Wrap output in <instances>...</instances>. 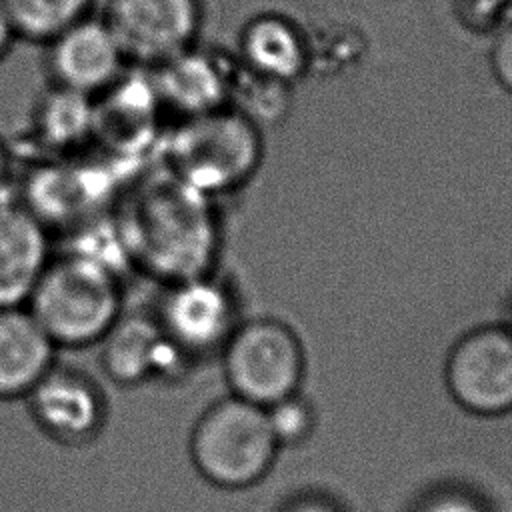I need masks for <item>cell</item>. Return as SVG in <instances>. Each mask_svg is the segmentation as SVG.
Segmentation results:
<instances>
[{
	"instance_id": "obj_21",
	"label": "cell",
	"mask_w": 512,
	"mask_h": 512,
	"mask_svg": "<svg viewBox=\"0 0 512 512\" xmlns=\"http://www.w3.org/2000/svg\"><path fill=\"white\" fill-rule=\"evenodd\" d=\"M490 68L502 88L512 94V24L496 38L490 52Z\"/></svg>"
},
{
	"instance_id": "obj_13",
	"label": "cell",
	"mask_w": 512,
	"mask_h": 512,
	"mask_svg": "<svg viewBox=\"0 0 512 512\" xmlns=\"http://www.w3.org/2000/svg\"><path fill=\"white\" fill-rule=\"evenodd\" d=\"M50 260L48 226L24 202L0 198V308L26 306Z\"/></svg>"
},
{
	"instance_id": "obj_10",
	"label": "cell",
	"mask_w": 512,
	"mask_h": 512,
	"mask_svg": "<svg viewBox=\"0 0 512 512\" xmlns=\"http://www.w3.org/2000/svg\"><path fill=\"white\" fill-rule=\"evenodd\" d=\"M52 84L98 98L126 72V56L100 16H86L46 44Z\"/></svg>"
},
{
	"instance_id": "obj_2",
	"label": "cell",
	"mask_w": 512,
	"mask_h": 512,
	"mask_svg": "<svg viewBox=\"0 0 512 512\" xmlns=\"http://www.w3.org/2000/svg\"><path fill=\"white\" fill-rule=\"evenodd\" d=\"M26 308L58 350L100 344L124 312L120 274L76 250L52 256Z\"/></svg>"
},
{
	"instance_id": "obj_12",
	"label": "cell",
	"mask_w": 512,
	"mask_h": 512,
	"mask_svg": "<svg viewBox=\"0 0 512 512\" xmlns=\"http://www.w3.org/2000/svg\"><path fill=\"white\" fill-rule=\"evenodd\" d=\"M34 422L54 440L80 444L94 438L106 418L102 388L86 372L54 364L26 394Z\"/></svg>"
},
{
	"instance_id": "obj_18",
	"label": "cell",
	"mask_w": 512,
	"mask_h": 512,
	"mask_svg": "<svg viewBox=\"0 0 512 512\" xmlns=\"http://www.w3.org/2000/svg\"><path fill=\"white\" fill-rule=\"evenodd\" d=\"M290 86L240 66L230 106L262 130V126L278 124L286 116L290 108Z\"/></svg>"
},
{
	"instance_id": "obj_16",
	"label": "cell",
	"mask_w": 512,
	"mask_h": 512,
	"mask_svg": "<svg viewBox=\"0 0 512 512\" xmlns=\"http://www.w3.org/2000/svg\"><path fill=\"white\" fill-rule=\"evenodd\" d=\"M34 136L54 152H68L96 132V98L52 84L34 108Z\"/></svg>"
},
{
	"instance_id": "obj_14",
	"label": "cell",
	"mask_w": 512,
	"mask_h": 512,
	"mask_svg": "<svg viewBox=\"0 0 512 512\" xmlns=\"http://www.w3.org/2000/svg\"><path fill=\"white\" fill-rule=\"evenodd\" d=\"M56 352L26 306L0 308V398H26L56 364Z\"/></svg>"
},
{
	"instance_id": "obj_7",
	"label": "cell",
	"mask_w": 512,
	"mask_h": 512,
	"mask_svg": "<svg viewBox=\"0 0 512 512\" xmlns=\"http://www.w3.org/2000/svg\"><path fill=\"white\" fill-rule=\"evenodd\" d=\"M444 380L454 402L476 416L512 412V330L480 326L448 352Z\"/></svg>"
},
{
	"instance_id": "obj_22",
	"label": "cell",
	"mask_w": 512,
	"mask_h": 512,
	"mask_svg": "<svg viewBox=\"0 0 512 512\" xmlns=\"http://www.w3.org/2000/svg\"><path fill=\"white\" fill-rule=\"evenodd\" d=\"M282 512H342V508L326 496L308 494L290 502Z\"/></svg>"
},
{
	"instance_id": "obj_19",
	"label": "cell",
	"mask_w": 512,
	"mask_h": 512,
	"mask_svg": "<svg viewBox=\"0 0 512 512\" xmlns=\"http://www.w3.org/2000/svg\"><path fill=\"white\" fill-rule=\"evenodd\" d=\"M266 416L278 446H300L316 428V410L300 392L270 404Z\"/></svg>"
},
{
	"instance_id": "obj_20",
	"label": "cell",
	"mask_w": 512,
	"mask_h": 512,
	"mask_svg": "<svg viewBox=\"0 0 512 512\" xmlns=\"http://www.w3.org/2000/svg\"><path fill=\"white\" fill-rule=\"evenodd\" d=\"M414 512H490L484 502L466 490H438L426 496Z\"/></svg>"
},
{
	"instance_id": "obj_9",
	"label": "cell",
	"mask_w": 512,
	"mask_h": 512,
	"mask_svg": "<svg viewBox=\"0 0 512 512\" xmlns=\"http://www.w3.org/2000/svg\"><path fill=\"white\" fill-rule=\"evenodd\" d=\"M104 374L120 386H138L148 380H174L194 364L162 332L154 312H122L100 340Z\"/></svg>"
},
{
	"instance_id": "obj_17",
	"label": "cell",
	"mask_w": 512,
	"mask_h": 512,
	"mask_svg": "<svg viewBox=\"0 0 512 512\" xmlns=\"http://www.w3.org/2000/svg\"><path fill=\"white\" fill-rule=\"evenodd\" d=\"M96 0H2L16 38L48 44L72 24L90 16Z\"/></svg>"
},
{
	"instance_id": "obj_15",
	"label": "cell",
	"mask_w": 512,
	"mask_h": 512,
	"mask_svg": "<svg viewBox=\"0 0 512 512\" xmlns=\"http://www.w3.org/2000/svg\"><path fill=\"white\" fill-rule=\"evenodd\" d=\"M238 62L254 74L294 84L310 62L308 40L290 18L258 14L240 32Z\"/></svg>"
},
{
	"instance_id": "obj_3",
	"label": "cell",
	"mask_w": 512,
	"mask_h": 512,
	"mask_svg": "<svg viewBox=\"0 0 512 512\" xmlns=\"http://www.w3.org/2000/svg\"><path fill=\"white\" fill-rule=\"evenodd\" d=\"M262 130L232 106L180 118L164 142V170L206 198L236 192L262 162Z\"/></svg>"
},
{
	"instance_id": "obj_8",
	"label": "cell",
	"mask_w": 512,
	"mask_h": 512,
	"mask_svg": "<svg viewBox=\"0 0 512 512\" xmlns=\"http://www.w3.org/2000/svg\"><path fill=\"white\" fill-rule=\"evenodd\" d=\"M202 0H108L102 14L128 62L154 68L198 44Z\"/></svg>"
},
{
	"instance_id": "obj_1",
	"label": "cell",
	"mask_w": 512,
	"mask_h": 512,
	"mask_svg": "<svg viewBox=\"0 0 512 512\" xmlns=\"http://www.w3.org/2000/svg\"><path fill=\"white\" fill-rule=\"evenodd\" d=\"M208 200L168 170L144 182L118 226L126 254L164 284L214 270L216 230Z\"/></svg>"
},
{
	"instance_id": "obj_23",
	"label": "cell",
	"mask_w": 512,
	"mask_h": 512,
	"mask_svg": "<svg viewBox=\"0 0 512 512\" xmlns=\"http://www.w3.org/2000/svg\"><path fill=\"white\" fill-rule=\"evenodd\" d=\"M14 40H16V32H14V28L10 24V18L4 10V4L0 0V60L6 56V52L10 50Z\"/></svg>"
},
{
	"instance_id": "obj_5",
	"label": "cell",
	"mask_w": 512,
	"mask_h": 512,
	"mask_svg": "<svg viewBox=\"0 0 512 512\" xmlns=\"http://www.w3.org/2000/svg\"><path fill=\"white\" fill-rule=\"evenodd\" d=\"M218 356L232 396L268 408L300 392L306 372L304 346L278 318H244Z\"/></svg>"
},
{
	"instance_id": "obj_25",
	"label": "cell",
	"mask_w": 512,
	"mask_h": 512,
	"mask_svg": "<svg viewBox=\"0 0 512 512\" xmlns=\"http://www.w3.org/2000/svg\"><path fill=\"white\" fill-rule=\"evenodd\" d=\"M506 326L512 330V298H510V304H508V316H506Z\"/></svg>"
},
{
	"instance_id": "obj_24",
	"label": "cell",
	"mask_w": 512,
	"mask_h": 512,
	"mask_svg": "<svg viewBox=\"0 0 512 512\" xmlns=\"http://www.w3.org/2000/svg\"><path fill=\"white\" fill-rule=\"evenodd\" d=\"M10 152L6 148V144L0 140V198H4V190L8 186L10 180Z\"/></svg>"
},
{
	"instance_id": "obj_6",
	"label": "cell",
	"mask_w": 512,
	"mask_h": 512,
	"mask_svg": "<svg viewBox=\"0 0 512 512\" xmlns=\"http://www.w3.org/2000/svg\"><path fill=\"white\" fill-rule=\"evenodd\" d=\"M154 316L166 338L194 362L218 356L244 320L240 296L216 270L166 284Z\"/></svg>"
},
{
	"instance_id": "obj_11",
	"label": "cell",
	"mask_w": 512,
	"mask_h": 512,
	"mask_svg": "<svg viewBox=\"0 0 512 512\" xmlns=\"http://www.w3.org/2000/svg\"><path fill=\"white\" fill-rule=\"evenodd\" d=\"M148 70L160 104L188 118L230 106L240 64L198 42Z\"/></svg>"
},
{
	"instance_id": "obj_4",
	"label": "cell",
	"mask_w": 512,
	"mask_h": 512,
	"mask_svg": "<svg viewBox=\"0 0 512 512\" xmlns=\"http://www.w3.org/2000/svg\"><path fill=\"white\" fill-rule=\"evenodd\" d=\"M278 448L266 408L232 394L210 404L190 434V458L198 474L228 490L260 482L270 472Z\"/></svg>"
}]
</instances>
